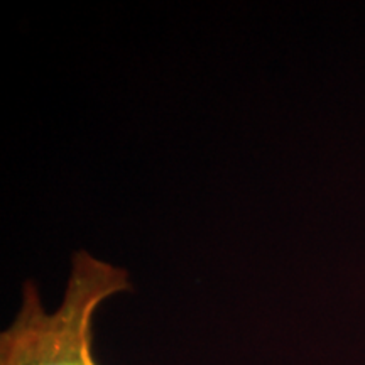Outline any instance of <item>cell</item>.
Returning a JSON list of instances; mask_svg holds the SVG:
<instances>
[{"instance_id":"6da1fadb","label":"cell","mask_w":365,"mask_h":365,"mask_svg":"<svg viewBox=\"0 0 365 365\" xmlns=\"http://www.w3.org/2000/svg\"><path fill=\"white\" fill-rule=\"evenodd\" d=\"M130 287L125 269L78 250L56 309L44 308L34 282L22 287L16 318L0 333V365H98L93 355L95 313Z\"/></svg>"}]
</instances>
